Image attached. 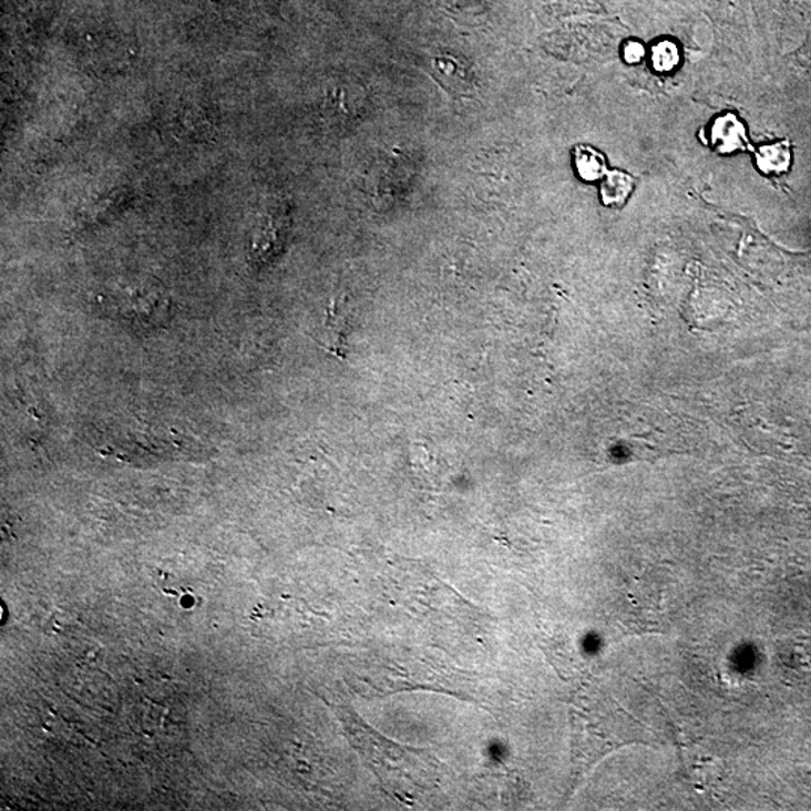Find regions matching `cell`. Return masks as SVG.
Returning <instances> with one entry per match:
<instances>
[{
    "instance_id": "obj_5",
    "label": "cell",
    "mask_w": 811,
    "mask_h": 811,
    "mask_svg": "<svg viewBox=\"0 0 811 811\" xmlns=\"http://www.w3.org/2000/svg\"><path fill=\"white\" fill-rule=\"evenodd\" d=\"M636 179L624 171L607 172L604 175L599 196L606 206H624L632 193L635 192Z\"/></svg>"
},
{
    "instance_id": "obj_7",
    "label": "cell",
    "mask_w": 811,
    "mask_h": 811,
    "mask_svg": "<svg viewBox=\"0 0 811 811\" xmlns=\"http://www.w3.org/2000/svg\"><path fill=\"white\" fill-rule=\"evenodd\" d=\"M681 62L678 45L670 41H661L650 52V63L658 74L671 73Z\"/></svg>"
},
{
    "instance_id": "obj_6",
    "label": "cell",
    "mask_w": 811,
    "mask_h": 811,
    "mask_svg": "<svg viewBox=\"0 0 811 811\" xmlns=\"http://www.w3.org/2000/svg\"><path fill=\"white\" fill-rule=\"evenodd\" d=\"M574 166L578 176L586 183L602 179L607 173L606 158L602 152L591 146H577L574 150Z\"/></svg>"
},
{
    "instance_id": "obj_4",
    "label": "cell",
    "mask_w": 811,
    "mask_h": 811,
    "mask_svg": "<svg viewBox=\"0 0 811 811\" xmlns=\"http://www.w3.org/2000/svg\"><path fill=\"white\" fill-rule=\"evenodd\" d=\"M754 163L759 172L768 176H780L789 172L792 164L791 142L783 141L760 146L754 152Z\"/></svg>"
},
{
    "instance_id": "obj_1",
    "label": "cell",
    "mask_w": 811,
    "mask_h": 811,
    "mask_svg": "<svg viewBox=\"0 0 811 811\" xmlns=\"http://www.w3.org/2000/svg\"><path fill=\"white\" fill-rule=\"evenodd\" d=\"M341 718L355 747L388 791L404 800L432 788L439 763L429 751L388 741L352 712L343 711Z\"/></svg>"
},
{
    "instance_id": "obj_3",
    "label": "cell",
    "mask_w": 811,
    "mask_h": 811,
    "mask_svg": "<svg viewBox=\"0 0 811 811\" xmlns=\"http://www.w3.org/2000/svg\"><path fill=\"white\" fill-rule=\"evenodd\" d=\"M711 145L721 154L746 151L750 147L746 125L735 113L718 116L711 126Z\"/></svg>"
},
{
    "instance_id": "obj_2",
    "label": "cell",
    "mask_w": 811,
    "mask_h": 811,
    "mask_svg": "<svg viewBox=\"0 0 811 811\" xmlns=\"http://www.w3.org/2000/svg\"><path fill=\"white\" fill-rule=\"evenodd\" d=\"M586 709H588V714L582 717V720L586 721L583 730L588 732L586 733L588 738L578 743H588V746L578 756L586 759L585 764L588 767L619 747L644 741L640 738L641 726L614 699L599 697Z\"/></svg>"
},
{
    "instance_id": "obj_8",
    "label": "cell",
    "mask_w": 811,
    "mask_h": 811,
    "mask_svg": "<svg viewBox=\"0 0 811 811\" xmlns=\"http://www.w3.org/2000/svg\"><path fill=\"white\" fill-rule=\"evenodd\" d=\"M645 57V49L640 42H628L624 48L623 58L627 63H639Z\"/></svg>"
}]
</instances>
